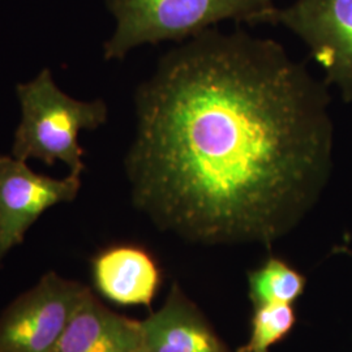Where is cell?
<instances>
[{"mask_svg":"<svg viewBox=\"0 0 352 352\" xmlns=\"http://www.w3.org/2000/svg\"><path fill=\"white\" fill-rule=\"evenodd\" d=\"M329 104L327 84L276 41L204 30L136 90L133 205L189 243L270 247L327 186Z\"/></svg>","mask_w":352,"mask_h":352,"instance_id":"1","label":"cell"},{"mask_svg":"<svg viewBox=\"0 0 352 352\" xmlns=\"http://www.w3.org/2000/svg\"><path fill=\"white\" fill-rule=\"evenodd\" d=\"M21 119L13 135L12 155L38 160L46 166L58 161L71 173H84L85 151L80 145L82 131H96L107 120L102 100L78 101L65 94L45 68L33 80L16 87Z\"/></svg>","mask_w":352,"mask_h":352,"instance_id":"2","label":"cell"},{"mask_svg":"<svg viewBox=\"0 0 352 352\" xmlns=\"http://www.w3.org/2000/svg\"><path fill=\"white\" fill-rule=\"evenodd\" d=\"M115 19L104 43L106 60H122L142 45L184 42L225 21L272 24L273 0H107Z\"/></svg>","mask_w":352,"mask_h":352,"instance_id":"3","label":"cell"},{"mask_svg":"<svg viewBox=\"0 0 352 352\" xmlns=\"http://www.w3.org/2000/svg\"><path fill=\"white\" fill-rule=\"evenodd\" d=\"M89 289L46 273L0 315V352H52Z\"/></svg>","mask_w":352,"mask_h":352,"instance_id":"4","label":"cell"},{"mask_svg":"<svg viewBox=\"0 0 352 352\" xmlns=\"http://www.w3.org/2000/svg\"><path fill=\"white\" fill-rule=\"evenodd\" d=\"M272 24L300 38L324 69V82L352 102V0H295L276 8Z\"/></svg>","mask_w":352,"mask_h":352,"instance_id":"5","label":"cell"},{"mask_svg":"<svg viewBox=\"0 0 352 352\" xmlns=\"http://www.w3.org/2000/svg\"><path fill=\"white\" fill-rule=\"evenodd\" d=\"M81 173L63 179L36 173L25 161L0 153V264L42 214L72 202L81 188Z\"/></svg>","mask_w":352,"mask_h":352,"instance_id":"6","label":"cell"},{"mask_svg":"<svg viewBox=\"0 0 352 352\" xmlns=\"http://www.w3.org/2000/svg\"><path fill=\"white\" fill-rule=\"evenodd\" d=\"M142 352H228L225 343L177 285L164 305L141 321Z\"/></svg>","mask_w":352,"mask_h":352,"instance_id":"7","label":"cell"},{"mask_svg":"<svg viewBox=\"0 0 352 352\" xmlns=\"http://www.w3.org/2000/svg\"><path fill=\"white\" fill-rule=\"evenodd\" d=\"M91 274L102 296L119 305H151L161 283L157 261L135 244L104 248L91 260Z\"/></svg>","mask_w":352,"mask_h":352,"instance_id":"8","label":"cell"},{"mask_svg":"<svg viewBox=\"0 0 352 352\" xmlns=\"http://www.w3.org/2000/svg\"><path fill=\"white\" fill-rule=\"evenodd\" d=\"M52 352H142L141 321L115 314L89 289Z\"/></svg>","mask_w":352,"mask_h":352,"instance_id":"9","label":"cell"},{"mask_svg":"<svg viewBox=\"0 0 352 352\" xmlns=\"http://www.w3.org/2000/svg\"><path fill=\"white\" fill-rule=\"evenodd\" d=\"M253 307L265 304H294L305 289V278L278 257H270L248 274Z\"/></svg>","mask_w":352,"mask_h":352,"instance_id":"10","label":"cell"},{"mask_svg":"<svg viewBox=\"0 0 352 352\" xmlns=\"http://www.w3.org/2000/svg\"><path fill=\"white\" fill-rule=\"evenodd\" d=\"M296 324L292 304H265L254 307L251 336L238 352H270L278 342L285 340Z\"/></svg>","mask_w":352,"mask_h":352,"instance_id":"11","label":"cell"}]
</instances>
